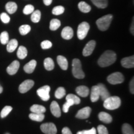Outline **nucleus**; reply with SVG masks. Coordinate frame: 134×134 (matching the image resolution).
<instances>
[{"label":"nucleus","instance_id":"f257e3e1","mask_svg":"<svg viewBox=\"0 0 134 134\" xmlns=\"http://www.w3.org/2000/svg\"><path fill=\"white\" fill-rule=\"evenodd\" d=\"M117 55L112 50H107L102 54L99 58L98 63L100 67H107L110 66L116 61Z\"/></svg>","mask_w":134,"mask_h":134},{"label":"nucleus","instance_id":"f03ea898","mask_svg":"<svg viewBox=\"0 0 134 134\" xmlns=\"http://www.w3.org/2000/svg\"><path fill=\"white\" fill-rule=\"evenodd\" d=\"M121 104V100L118 96H109L104 100V107L108 110H114Z\"/></svg>","mask_w":134,"mask_h":134},{"label":"nucleus","instance_id":"7ed1b4c3","mask_svg":"<svg viewBox=\"0 0 134 134\" xmlns=\"http://www.w3.org/2000/svg\"><path fill=\"white\" fill-rule=\"evenodd\" d=\"M113 18L112 14H107L98 19L96 21V25L98 29L101 31L108 30L113 20Z\"/></svg>","mask_w":134,"mask_h":134},{"label":"nucleus","instance_id":"20e7f679","mask_svg":"<svg viewBox=\"0 0 134 134\" xmlns=\"http://www.w3.org/2000/svg\"><path fill=\"white\" fill-rule=\"evenodd\" d=\"M72 73L73 76L78 79H83L85 78V75L81 69V63L79 59L75 58L72 62Z\"/></svg>","mask_w":134,"mask_h":134},{"label":"nucleus","instance_id":"39448f33","mask_svg":"<svg viewBox=\"0 0 134 134\" xmlns=\"http://www.w3.org/2000/svg\"><path fill=\"white\" fill-rule=\"evenodd\" d=\"M90 26L87 22H83L78 26L77 30V36L80 40H83L88 34Z\"/></svg>","mask_w":134,"mask_h":134},{"label":"nucleus","instance_id":"423d86ee","mask_svg":"<svg viewBox=\"0 0 134 134\" xmlns=\"http://www.w3.org/2000/svg\"><path fill=\"white\" fill-rule=\"evenodd\" d=\"M107 80L111 85H117L123 83L124 81V77L120 72H115L108 76Z\"/></svg>","mask_w":134,"mask_h":134},{"label":"nucleus","instance_id":"0eeeda50","mask_svg":"<svg viewBox=\"0 0 134 134\" xmlns=\"http://www.w3.org/2000/svg\"><path fill=\"white\" fill-rule=\"evenodd\" d=\"M50 87L48 85H46V86H43V87L38 89L37 91V93L42 99L44 101H47L50 99Z\"/></svg>","mask_w":134,"mask_h":134},{"label":"nucleus","instance_id":"6e6552de","mask_svg":"<svg viewBox=\"0 0 134 134\" xmlns=\"http://www.w3.org/2000/svg\"><path fill=\"white\" fill-rule=\"evenodd\" d=\"M41 129L43 133L46 134H56L57 129L53 123H45L41 125Z\"/></svg>","mask_w":134,"mask_h":134},{"label":"nucleus","instance_id":"1a4fd4ad","mask_svg":"<svg viewBox=\"0 0 134 134\" xmlns=\"http://www.w3.org/2000/svg\"><path fill=\"white\" fill-rule=\"evenodd\" d=\"M34 85V82L33 80H27L23 82L19 87V91L21 93H25L29 91Z\"/></svg>","mask_w":134,"mask_h":134},{"label":"nucleus","instance_id":"9d476101","mask_svg":"<svg viewBox=\"0 0 134 134\" xmlns=\"http://www.w3.org/2000/svg\"><path fill=\"white\" fill-rule=\"evenodd\" d=\"M96 41H90L86 45L83 50V55L85 57L90 56V55L92 54L94 50L95 47H96Z\"/></svg>","mask_w":134,"mask_h":134},{"label":"nucleus","instance_id":"9b49d317","mask_svg":"<svg viewBox=\"0 0 134 134\" xmlns=\"http://www.w3.org/2000/svg\"><path fill=\"white\" fill-rule=\"evenodd\" d=\"M91 108L90 107H85L80 109L76 114V117L80 119H86L90 116L91 113Z\"/></svg>","mask_w":134,"mask_h":134},{"label":"nucleus","instance_id":"f8f14e48","mask_svg":"<svg viewBox=\"0 0 134 134\" xmlns=\"http://www.w3.org/2000/svg\"><path fill=\"white\" fill-rule=\"evenodd\" d=\"M20 64L19 62L17 60H14L12 63L10 64L7 68V71L8 73L10 75H14L18 72V70H19Z\"/></svg>","mask_w":134,"mask_h":134},{"label":"nucleus","instance_id":"ddd939ff","mask_svg":"<svg viewBox=\"0 0 134 134\" xmlns=\"http://www.w3.org/2000/svg\"><path fill=\"white\" fill-rule=\"evenodd\" d=\"M122 66L126 68H131L134 67V57H129L124 58L121 60Z\"/></svg>","mask_w":134,"mask_h":134},{"label":"nucleus","instance_id":"4468645a","mask_svg":"<svg viewBox=\"0 0 134 134\" xmlns=\"http://www.w3.org/2000/svg\"><path fill=\"white\" fill-rule=\"evenodd\" d=\"M98 86L99 88V94L100 97L101 98V99L103 100H105L107 98L110 96V93L105 88V85L103 84L99 83L98 85Z\"/></svg>","mask_w":134,"mask_h":134},{"label":"nucleus","instance_id":"2eb2a0df","mask_svg":"<svg viewBox=\"0 0 134 134\" xmlns=\"http://www.w3.org/2000/svg\"><path fill=\"white\" fill-rule=\"evenodd\" d=\"M61 36L65 40H70L73 37V30L69 26L63 28L61 33Z\"/></svg>","mask_w":134,"mask_h":134},{"label":"nucleus","instance_id":"dca6fc26","mask_svg":"<svg viewBox=\"0 0 134 134\" xmlns=\"http://www.w3.org/2000/svg\"><path fill=\"white\" fill-rule=\"evenodd\" d=\"M50 110L52 114L56 117H60L61 115V109L59 105L56 101H52L50 105Z\"/></svg>","mask_w":134,"mask_h":134},{"label":"nucleus","instance_id":"f3484780","mask_svg":"<svg viewBox=\"0 0 134 134\" xmlns=\"http://www.w3.org/2000/svg\"><path fill=\"white\" fill-rule=\"evenodd\" d=\"M99 119L100 121L103 122L105 124H109L113 121V117L109 114L105 113V112H101L98 115Z\"/></svg>","mask_w":134,"mask_h":134},{"label":"nucleus","instance_id":"a211bd4d","mask_svg":"<svg viewBox=\"0 0 134 134\" xmlns=\"http://www.w3.org/2000/svg\"><path fill=\"white\" fill-rule=\"evenodd\" d=\"M100 97L99 94V88L98 85L96 86H93L91 88V102H96L98 100L99 98Z\"/></svg>","mask_w":134,"mask_h":134},{"label":"nucleus","instance_id":"6ab92c4d","mask_svg":"<svg viewBox=\"0 0 134 134\" xmlns=\"http://www.w3.org/2000/svg\"><path fill=\"white\" fill-rule=\"evenodd\" d=\"M57 60L58 64L59 65L60 68L63 70H66L68 66V60L65 57L62 56V55H58L57 58Z\"/></svg>","mask_w":134,"mask_h":134},{"label":"nucleus","instance_id":"aec40b11","mask_svg":"<svg viewBox=\"0 0 134 134\" xmlns=\"http://www.w3.org/2000/svg\"><path fill=\"white\" fill-rule=\"evenodd\" d=\"M37 65V62L35 60H32L27 63V64L25 65L24 66V71L27 73H32L34 71L35 68H36Z\"/></svg>","mask_w":134,"mask_h":134},{"label":"nucleus","instance_id":"412c9836","mask_svg":"<svg viewBox=\"0 0 134 134\" xmlns=\"http://www.w3.org/2000/svg\"><path fill=\"white\" fill-rule=\"evenodd\" d=\"M76 92L78 95L83 98L87 97L90 93V90L89 88L86 86H80L77 87L76 89Z\"/></svg>","mask_w":134,"mask_h":134},{"label":"nucleus","instance_id":"4be33fe9","mask_svg":"<svg viewBox=\"0 0 134 134\" xmlns=\"http://www.w3.org/2000/svg\"><path fill=\"white\" fill-rule=\"evenodd\" d=\"M31 111L33 113H37V114H43L46 111V109L43 105L34 104L32 105L31 109Z\"/></svg>","mask_w":134,"mask_h":134},{"label":"nucleus","instance_id":"5701e85b","mask_svg":"<svg viewBox=\"0 0 134 134\" xmlns=\"http://www.w3.org/2000/svg\"><path fill=\"white\" fill-rule=\"evenodd\" d=\"M18 42L16 39H12L7 43V50L8 52H13L18 47Z\"/></svg>","mask_w":134,"mask_h":134},{"label":"nucleus","instance_id":"b1692460","mask_svg":"<svg viewBox=\"0 0 134 134\" xmlns=\"http://www.w3.org/2000/svg\"><path fill=\"white\" fill-rule=\"evenodd\" d=\"M6 9L8 13L12 14L16 12L17 9H18V5L14 2H8L6 4Z\"/></svg>","mask_w":134,"mask_h":134},{"label":"nucleus","instance_id":"393cba45","mask_svg":"<svg viewBox=\"0 0 134 134\" xmlns=\"http://www.w3.org/2000/svg\"><path fill=\"white\" fill-rule=\"evenodd\" d=\"M78 8L82 13H87L91 10V7L85 1H81L78 4Z\"/></svg>","mask_w":134,"mask_h":134},{"label":"nucleus","instance_id":"a878e982","mask_svg":"<svg viewBox=\"0 0 134 134\" xmlns=\"http://www.w3.org/2000/svg\"><path fill=\"white\" fill-rule=\"evenodd\" d=\"M43 65H44L45 68L48 71H51L54 68L55 65L53 60L51 58H47L44 60L43 62Z\"/></svg>","mask_w":134,"mask_h":134},{"label":"nucleus","instance_id":"bb28decb","mask_svg":"<svg viewBox=\"0 0 134 134\" xmlns=\"http://www.w3.org/2000/svg\"><path fill=\"white\" fill-rule=\"evenodd\" d=\"M17 55L19 59H24L27 55V50L24 46H20L18 50Z\"/></svg>","mask_w":134,"mask_h":134},{"label":"nucleus","instance_id":"cd10ccee","mask_svg":"<svg viewBox=\"0 0 134 134\" xmlns=\"http://www.w3.org/2000/svg\"><path fill=\"white\" fill-rule=\"evenodd\" d=\"M45 115L43 114H37L32 113L29 114V118L32 120L37 122H41L44 119Z\"/></svg>","mask_w":134,"mask_h":134},{"label":"nucleus","instance_id":"c85d7f7f","mask_svg":"<svg viewBox=\"0 0 134 134\" xmlns=\"http://www.w3.org/2000/svg\"><path fill=\"white\" fill-rule=\"evenodd\" d=\"M96 7L104 9L108 6V0H91Z\"/></svg>","mask_w":134,"mask_h":134},{"label":"nucleus","instance_id":"c756f323","mask_svg":"<svg viewBox=\"0 0 134 134\" xmlns=\"http://www.w3.org/2000/svg\"><path fill=\"white\" fill-rule=\"evenodd\" d=\"M60 26H61V23H60V20L57 19H53L50 21V29L51 31H56L60 27Z\"/></svg>","mask_w":134,"mask_h":134},{"label":"nucleus","instance_id":"7c9ffc66","mask_svg":"<svg viewBox=\"0 0 134 134\" xmlns=\"http://www.w3.org/2000/svg\"><path fill=\"white\" fill-rule=\"evenodd\" d=\"M41 18V13L39 10L34 11L31 15V21L34 23H37L40 21Z\"/></svg>","mask_w":134,"mask_h":134},{"label":"nucleus","instance_id":"2f4dec72","mask_svg":"<svg viewBox=\"0 0 134 134\" xmlns=\"http://www.w3.org/2000/svg\"><path fill=\"white\" fill-rule=\"evenodd\" d=\"M122 131L123 134H134L133 128L129 124H124L122 125Z\"/></svg>","mask_w":134,"mask_h":134},{"label":"nucleus","instance_id":"473e14b6","mask_svg":"<svg viewBox=\"0 0 134 134\" xmlns=\"http://www.w3.org/2000/svg\"><path fill=\"white\" fill-rule=\"evenodd\" d=\"M65 94H66V91L63 87H59L55 93V98L57 99H62L65 96Z\"/></svg>","mask_w":134,"mask_h":134},{"label":"nucleus","instance_id":"72a5a7b5","mask_svg":"<svg viewBox=\"0 0 134 134\" xmlns=\"http://www.w3.org/2000/svg\"><path fill=\"white\" fill-rule=\"evenodd\" d=\"M31 27L29 25H23L19 27V32L22 36H25V35L27 34L28 33L31 31Z\"/></svg>","mask_w":134,"mask_h":134},{"label":"nucleus","instance_id":"f704fd0d","mask_svg":"<svg viewBox=\"0 0 134 134\" xmlns=\"http://www.w3.org/2000/svg\"><path fill=\"white\" fill-rule=\"evenodd\" d=\"M0 41L3 45L7 44L9 42V34L7 32L4 31L0 34Z\"/></svg>","mask_w":134,"mask_h":134},{"label":"nucleus","instance_id":"c9c22d12","mask_svg":"<svg viewBox=\"0 0 134 134\" xmlns=\"http://www.w3.org/2000/svg\"><path fill=\"white\" fill-rule=\"evenodd\" d=\"M70 99L72 100L74 103V104H79L81 102L80 99L78 96L75 94H69L66 96V100Z\"/></svg>","mask_w":134,"mask_h":134},{"label":"nucleus","instance_id":"e433bc0d","mask_svg":"<svg viewBox=\"0 0 134 134\" xmlns=\"http://www.w3.org/2000/svg\"><path fill=\"white\" fill-rule=\"evenodd\" d=\"M65 8L62 6H55V7L53 8L52 9V14L54 15H56V16H58V15H60L63 14L64 13Z\"/></svg>","mask_w":134,"mask_h":134},{"label":"nucleus","instance_id":"4c0bfd02","mask_svg":"<svg viewBox=\"0 0 134 134\" xmlns=\"http://www.w3.org/2000/svg\"><path fill=\"white\" fill-rule=\"evenodd\" d=\"M12 109H13L12 107L9 106V105H6V106H5L1 112V118H4V117L7 116V115L9 114L10 112L12 110Z\"/></svg>","mask_w":134,"mask_h":134},{"label":"nucleus","instance_id":"58836bf2","mask_svg":"<svg viewBox=\"0 0 134 134\" xmlns=\"http://www.w3.org/2000/svg\"><path fill=\"white\" fill-rule=\"evenodd\" d=\"M34 11V7L31 4H27L25 6L23 9V13L26 15L32 14Z\"/></svg>","mask_w":134,"mask_h":134},{"label":"nucleus","instance_id":"ea45409f","mask_svg":"<svg viewBox=\"0 0 134 134\" xmlns=\"http://www.w3.org/2000/svg\"><path fill=\"white\" fill-rule=\"evenodd\" d=\"M73 105H74V103L72 100L70 99H66V103H65L63 105V111L65 113H68L69 108Z\"/></svg>","mask_w":134,"mask_h":134},{"label":"nucleus","instance_id":"a19ab883","mask_svg":"<svg viewBox=\"0 0 134 134\" xmlns=\"http://www.w3.org/2000/svg\"><path fill=\"white\" fill-rule=\"evenodd\" d=\"M0 18H1V21H2L3 23H4V24H8V23H9L10 21L9 16L5 13H1V15H0Z\"/></svg>","mask_w":134,"mask_h":134},{"label":"nucleus","instance_id":"79ce46f5","mask_svg":"<svg viewBox=\"0 0 134 134\" xmlns=\"http://www.w3.org/2000/svg\"><path fill=\"white\" fill-rule=\"evenodd\" d=\"M41 46L42 49H48V48L52 47V43L49 41H44L41 43Z\"/></svg>","mask_w":134,"mask_h":134},{"label":"nucleus","instance_id":"37998d69","mask_svg":"<svg viewBox=\"0 0 134 134\" xmlns=\"http://www.w3.org/2000/svg\"><path fill=\"white\" fill-rule=\"evenodd\" d=\"M98 132L99 134H108V130L105 126L103 125H99L98 127Z\"/></svg>","mask_w":134,"mask_h":134},{"label":"nucleus","instance_id":"c03bdc74","mask_svg":"<svg viewBox=\"0 0 134 134\" xmlns=\"http://www.w3.org/2000/svg\"><path fill=\"white\" fill-rule=\"evenodd\" d=\"M76 134H96V130L95 128H92L90 130H83L78 132Z\"/></svg>","mask_w":134,"mask_h":134},{"label":"nucleus","instance_id":"a18cd8bd","mask_svg":"<svg viewBox=\"0 0 134 134\" xmlns=\"http://www.w3.org/2000/svg\"><path fill=\"white\" fill-rule=\"evenodd\" d=\"M62 134H72L71 130L68 127H64L62 129Z\"/></svg>","mask_w":134,"mask_h":134},{"label":"nucleus","instance_id":"49530a36","mask_svg":"<svg viewBox=\"0 0 134 134\" xmlns=\"http://www.w3.org/2000/svg\"><path fill=\"white\" fill-rule=\"evenodd\" d=\"M134 80L133 78H132L130 83V91L132 94L134 93Z\"/></svg>","mask_w":134,"mask_h":134},{"label":"nucleus","instance_id":"de8ad7c7","mask_svg":"<svg viewBox=\"0 0 134 134\" xmlns=\"http://www.w3.org/2000/svg\"><path fill=\"white\" fill-rule=\"evenodd\" d=\"M43 1L44 4L46 6H49L52 3V0H43Z\"/></svg>","mask_w":134,"mask_h":134},{"label":"nucleus","instance_id":"09e8293b","mask_svg":"<svg viewBox=\"0 0 134 134\" xmlns=\"http://www.w3.org/2000/svg\"><path fill=\"white\" fill-rule=\"evenodd\" d=\"M130 32L133 35V21H132V24L131 26V27H130Z\"/></svg>","mask_w":134,"mask_h":134},{"label":"nucleus","instance_id":"8fccbe9b","mask_svg":"<svg viewBox=\"0 0 134 134\" xmlns=\"http://www.w3.org/2000/svg\"><path fill=\"white\" fill-rule=\"evenodd\" d=\"M3 90V88H2V86H1V85H0V94L2 93Z\"/></svg>","mask_w":134,"mask_h":134},{"label":"nucleus","instance_id":"3c124183","mask_svg":"<svg viewBox=\"0 0 134 134\" xmlns=\"http://www.w3.org/2000/svg\"><path fill=\"white\" fill-rule=\"evenodd\" d=\"M6 134H9V133H6Z\"/></svg>","mask_w":134,"mask_h":134}]
</instances>
